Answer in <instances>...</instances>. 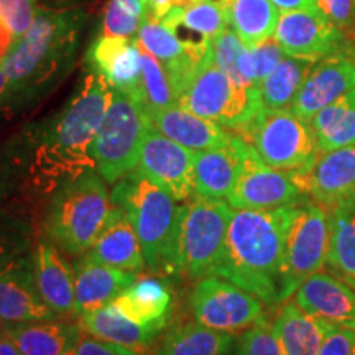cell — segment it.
<instances>
[{
    "label": "cell",
    "instance_id": "obj_1",
    "mask_svg": "<svg viewBox=\"0 0 355 355\" xmlns=\"http://www.w3.org/2000/svg\"><path fill=\"white\" fill-rule=\"evenodd\" d=\"M296 206L234 209L214 277L241 286L265 304H278L286 232Z\"/></svg>",
    "mask_w": 355,
    "mask_h": 355
},
{
    "label": "cell",
    "instance_id": "obj_2",
    "mask_svg": "<svg viewBox=\"0 0 355 355\" xmlns=\"http://www.w3.org/2000/svg\"><path fill=\"white\" fill-rule=\"evenodd\" d=\"M112 94L114 87L101 74L91 71L53 130L38 144L40 166L55 191L69 178L94 168L91 146L107 114Z\"/></svg>",
    "mask_w": 355,
    "mask_h": 355
},
{
    "label": "cell",
    "instance_id": "obj_3",
    "mask_svg": "<svg viewBox=\"0 0 355 355\" xmlns=\"http://www.w3.org/2000/svg\"><path fill=\"white\" fill-rule=\"evenodd\" d=\"M105 183L91 168L58 186L44 214L48 241L69 255L86 254L114 209Z\"/></svg>",
    "mask_w": 355,
    "mask_h": 355
},
{
    "label": "cell",
    "instance_id": "obj_4",
    "mask_svg": "<svg viewBox=\"0 0 355 355\" xmlns=\"http://www.w3.org/2000/svg\"><path fill=\"white\" fill-rule=\"evenodd\" d=\"M114 206L122 207L139 235L145 263L158 275L171 272L181 206L162 186L132 170L114 183Z\"/></svg>",
    "mask_w": 355,
    "mask_h": 355
},
{
    "label": "cell",
    "instance_id": "obj_5",
    "mask_svg": "<svg viewBox=\"0 0 355 355\" xmlns=\"http://www.w3.org/2000/svg\"><path fill=\"white\" fill-rule=\"evenodd\" d=\"M230 217L232 206L222 199L196 196L191 202L181 204L170 275L196 282L214 277Z\"/></svg>",
    "mask_w": 355,
    "mask_h": 355
},
{
    "label": "cell",
    "instance_id": "obj_6",
    "mask_svg": "<svg viewBox=\"0 0 355 355\" xmlns=\"http://www.w3.org/2000/svg\"><path fill=\"white\" fill-rule=\"evenodd\" d=\"M73 37L74 26L68 15L46 10L38 12L28 32L15 43L0 66L13 94L48 81L60 68Z\"/></svg>",
    "mask_w": 355,
    "mask_h": 355
},
{
    "label": "cell",
    "instance_id": "obj_7",
    "mask_svg": "<svg viewBox=\"0 0 355 355\" xmlns=\"http://www.w3.org/2000/svg\"><path fill=\"white\" fill-rule=\"evenodd\" d=\"M176 104L234 130L245 127L261 109L259 86L241 87L234 84L216 64L212 51L199 63L188 84L178 94Z\"/></svg>",
    "mask_w": 355,
    "mask_h": 355
},
{
    "label": "cell",
    "instance_id": "obj_8",
    "mask_svg": "<svg viewBox=\"0 0 355 355\" xmlns=\"http://www.w3.org/2000/svg\"><path fill=\"white\" fill-rule=\"evenodd\" d=\"M148 127V115L140 102L114 89L107 114L91 146L94 168L107 183H117L135 168Z\"/></svg>",
    "mask_w": 355,
    "mask_h": 355
},
{
    "label": "cell",
    "instance_id": "obj_9",
    "mask_svg": "<svg viewBox=\"0 0 355 355\" xmlns=\"http://www.w3.org/2000/svg\"><path fill=\"white\" fill-rule=\"evenodd\" d=\"M237 135L254 146L266 166L278 171H298L309 165L318 152L311 123L291 109L261 107L245 127L239 128Z\"/></svg>",
    "mask_w": 355,
    "mask_h": 355
},
{
    "label": "cell",
    "instance_id": "obj_10",
    "mask_svg": "<svg viewBox=\"0 0 355 355\" xmlns=\"http://www.w3.org/2000/svg\"><path fill=\"white\" fill-rule=\"evenodd\" d=\"M329 209L304 201L296 206L286 232L279 303L286 301L311 275L321 272L329 254Z\"/></svg>",
    "mask_w": 355,
    "mask_h": 355
},
{
    "label": "cell",
    "instance_id": "obj_11",
    "mask_svg": "<svg viewBox=\"0 0 355 355\" xmlns=\"http://www.w3.org/2000/svg\"><path fill=\"white\" fill-rule=\"evenodd\" d=\"M263 301L220 277H206L194 285L189 296L193 316L211 329L247 331L263 319Z\"/></svg>",
    "mask_w": 355,
    "mask_h": 355
},
{
    "label": "cell",
    "instance_id": "obj_12",
    "mask_svg": "<svg viewBox=\"0 0 355 355\" xmlns=\"http://www.w3.org/2000/svg\"><path fill=\"white\" fill-rule=\"evenodd\" d=\"M304 201L306 196L293 181L290 173L266 166L254 146L248 144L242 171L227 196L232 209H278Z\"/></svg>",
    "mask_w": 355,
    "mask_h": 355
},
{
    "label": "cell",
    "instance_id": "obj_13",
    "mask_svg": "<svg viewBox=\"0 0 355 355\" xmlns=\"http://www.w3.org/2000/svg\"><path fill=\"white\" fill-rule=\"evenodd\" d=\"M133 170L162 186L176 201H186L194 194V152L152 125L145 133Z\"/></svg>",
    "mask_w": 355,
    "mask_h": 355
},
{
    "label": "cell",
    "instance_id": "obj_14",
    "mask_svg": "<svg viewBox=\"0 0 355 355\" xmlns=\"http://www.w3.org/2000/svg\"><path fill=\"white\" fill-rule=\"evenodd\" d=\"M290 175L306 198L326 209L345 204L355 193V145L318 150L309 165Z\"/></svg>",
    "mask_w": 355,
    "mask_h": 355
},
{
    "label": "cell",
    "instance_id": "obj_15",
    "mask_svg": "<svg viewBox=\"0 0 355 355\" xmlns=\"http://www.w3.org/2000/svg\"><path fill=\"white\" fill-rule=\"evenodd\" d=\"M273 37L285 55L303 60L319 61L345 50L343 35L314 6L283 12Z\"/></svg>",
    "mask_w": 355,
    "mask_h": 355
},
{
    "label": "cell",
    "instance_id": "obj_16",
    "mask_svg": "<svg viewBox=\"0 0 355 355\" xmlns=\"http://www.w3.org/2000/svg\"><path fill=\"white\" fill-rule=\"evenodd\" d=\"M355 89V61L347 50L331 53L319 60L291 104L303 121H311L319 110Z\"/></svg>",
    "mask_w": 355,
    "mask_h": 355
},
{
    "label": "cell",
    "instance_id": "obj_17",
    "mask_svg": "<svg viewBox=\"0 0 355 355\" xmlns=\"http://www.w3.org/2000/svg\"><path fill=\"white\" fill-rule=\"evenodd\" d=\"M56 319L40 295L32 254L0 270V321L25 324Z\"/></svg>",
    "mask_w": 355,
    "mask_h": 355
},
{
    "label": "cell",
    "instance_id": "obj_18",
    "mask_svg": "<svg viewBox=\"0 0 355 355\" xmlns=\"http://www.w3.org/2000/svg\"><path fill=\"white\" fill-rule=\"evenodd\" d=\"M293 301L324 322L355 329V291L336 275H311L295 291Z\"/></svg>",
    "mask_w": 355,
    "mask_h": 355
},
{
    "label": "cell",
    "instance_id": "obj_19",
    "mask_svg": "<svg viewBox=\"0 0 355 355\" xmlns=\"http://www.w3.org/2000/svg\"><path fill=\"white\" fill-rule=\"evenodd\" d=\"M247 145L241 135H232L225 146L194 152V194L227 199L242 171Z\"/></svg>",
    "mask_w": 355,
    "mask_h": 355
},
{
    "label": "cell",
    "instance_id": "obj_20",
    "mask_svg": "<svg viewBox=\"0 0 355 355\" xmlns=\"http://www.w3.org/2000/svg\"><path fill=\"white\" fill-rule=\"evenodd\" d=\"M92 71L112 86L137 99L141 81V60L137 40L102 35L87 55Z\"/></svg>",
    "mask_w": 355,
    "mask_h": 355
},
{
    "label": "cell",
    "instance_id": "obj_21",
    "mask_svg": "<svg viewBox=\"0 0 355 355\" xmlns=\"http://www.w3.org/2000/svg\"><path fill=\"white\" fill-rule=\"evenodd\" d=\"M35 279L40 295L56 316L76 314L74 272L60 248L50 241L38 242L33 254Z\"/></svg>",
    "mask_w": 355,
    "mask_h": 355
},
{
    "label": "cell",
    "instance_id": "obj_22",
    "mask_svg": "<svg viewBox=\"0 0 355 355\" xmlns=\"http://www.w3.org/2000/svg\"><path fill=\"white\" fill-rule=\"evenodd\" d=\"M146 115H148V122L153 128L193 152L220 148L232 139V133L225 130V127L209 121V119L199 117V115L181 107L180 104L153 110Z\"/></svg>",
    "mask_w": 355,
    "mask_h": 355
},
{
    "label": "cell",
    "instance_id": "obj_23",
    "mask_svg": "<svg viewBox=\"0 0 355 355\" xmlns=\"http://www.w3.org/2000/svg\"><path fill=\"white\" fill-rule=\"evenodd\" d=\"M135 279V272L99 263L84 254L74 265L76 316L112 304Z\"/></svg>",
    "mask_w": 355,
    "mask_h": 355
},
{
    "label": "cell",
    "instance_id": "obj_24",
    "mask_svg": "<svg viewBox=\"0 0 355 355\" xmlns=\"http://www.w3.org/2000/svg\"><path fill=\"white\" fill-rule=\"evenodd\" d=\"M86 254L99 263L127 272H139L146 266L139 235L125 211L119 206H114L107 224Z\"/></svg>",
    "mask_w": 355,
    "mask_h": 355
},
{
    "label": "cell",
    "instance_id": "obj_25",
    "mask_svg": "<svg viewBox=\"0 0 355 355\" xmlns=\"http://www.w3.org/2000/svg\"><path fill=\"white\" fill-rule=\"evenodd\" d=\"M123 316L145 327L165 329L173 314V293L165 279H135L112 303Z\"/></svg>",
    "mask_w": 355,
    "mask_h": 355
},
{
    "label": "cell",
    "instance_id": "obj_26",
    "mask_svg": "<svg viewBox=\"0 0 355 355\" xmlns=\"http://www.w3.org/2000/svg\"><path fill=\"white\" fill-rule=\"evenodd\" d=\"M3 332L15 343L21 355H68L76 350L83 336L79 324L56 321V319L3 324Z\"/></svg>",
    "mask_w": 355,
    "mask_h": 355
},
{
    "label": "cell",
    "instance_id": "obj_27",
    "mask_svg": "<svg viewBox=\"0 0 355 355\" xmlns=\"http://www.w3.org/2000/svg\"><path fill=\"white\" fill-rule=\"evenodd\" d=\"M79 326L89 336L125 345L135 352L148 350L163 332L157 327H145L130 321L114 304L79 314Z\"/></svg>",
    "mask_w": 355,
    "mask_h": 355
},
{
    "label": "cell",
    "instance_id": "obj_28",
    "mask_svg": "<svg viewBox=\"0 0 355 355\" xmlns=\"http://www.w3.org/2000/svg\"><path fill=\"white\" fill-rule=\"evenodd\" d=\"M329 326L291 301L279 308L273 332L285 355H318Z\"/></svg>",
    "mask_w": 355,
    "mask_h": 355
},
{
    "label": "cell",
    "instance_id": "obj_29",
    "mask_svg": "<svg viewBox=\"0 0 355 355\" xmlns=\"http://www.w3.org/2000/svg\"><path fill=\"white\" fill-rule=\"evenodd\" d=\"M232 349V334L194 321L173 326L162 337L152 355H229Z\"/></svg>",
    "mask_w": 355,
    "mask_h": 355
},
{
    "label": "cell",
    "instance_id": "obj_30",
    "mask_svg": "<svg viewBox=\"0 0 355 355\" xmlns=\"http://www.w3.org/2000/svg\"><path fill=\"white\" fill-rule=\"evenodd\" d=\"M318 150L345 148L355 145V89L324 107L309 121Z\"/></svg>",
    "mask_w": 355,
    "mask_h": 355
},
{
    "label": "cell",
    "instance_id": "obj_31",
    "mask_svg": "<svg viewBox=\"0 0 355 355\" xmlns=\"http://www.w3.org/2000/svg\"><path fill=\"white\" fill-rule=\"evenodd\" d=\"M279 8L272 0H230L229 25L248 48L273 38Z\"/></svg>",
    "mask_w": 355,
    "mask_h": 355
},
{
    "label": "cell",
    "instance_id": "obj_32",
    "mask_svg": "<svg viewBox=\"0 0 355 355\" xmlns=\"http://www.w3.org/2000/svg\"><path fill=\"white\" fill-rule=\"evenodd\" d=\"M318 61L285 55L272 73L259 84L261 107L270 110L290 109L296 94Z\"/></svg>",
    "mask_w": 355,
    "mask_h": 355
},
{
    "label": "cell",
    "instance_id": "obj_33",
    "mask_svg": "<svg viewBox=\"0 0 355 355\" xmlns=\"http://www.w3.org/2000/svg\"><path fill=\"white\" fill-rule=\"evenodd\" d=\"M331 237L327 266L331 273L355 290V212L347 204L329 209Z\"/></svg>",
    "mask_w": 355,
    "mask_h": 355
},
{
    "label": "cell",
    "instance_id": "obj_34",
    "mask_svg": "<svg viewBox=\"0 0 355 355\" xmlns=\"http://www.w3.org/2000/svg\"><path fill=\"white\" fill-rule=\"evenodd\" d=\"M212 53L219 68L241 87H257L254 60L250 48L242 43L234 30L225 28L212 40Z\"/></svg>",
    "mask_w": 355,
    "mask_h": 355
},
{
    "label": "cell",
    "instance_id": "obj_35",
    "mask_svg": "<svg viewBox=\"0 0 355 355\" xmlns=\"http://www.w3.org/2000/svg\"><path fill=\"white\" fill-rule=\"evenodd\" d=\"M139 48L141 60V81L137 101L140 102L146 114L176 104V96L173 92L165 66L159 63L157 58L150 55L145 48H141L140 44Z\"/></svg>",
    "mask_w": 355,
    "mask_h": 355
},
{
    "label": "cell",
    "instance_id": "obj_36",
    "mask_svg": "<svg viewBox=\"0 0 355 355\" xmlns=\"http://www.w3.org/2000/svg\"><path fill=\"white\" fill-rule=\"evenodd\" d=\"M33 235L28 216L0 206V270L30 254Z\"/></svg>",
    "mask_w": 355,
    "mask_h": 355
},
{
    "label": "cell",
    "instance_id": "obj_37",
    "mask_svg": "<svg viewBox=\"0 0 355 355\" xmlns=\"http://www.w3.org/2000/svg\"><path fill=\"white\" fill-rule=\"evenodd\" d=\"M137 42L150 55L157 58L159 63L165 66V69L173 68V66L181 63L186 56L191 55V51L186 50L180 38L163 21L153 19H146L141 24L139 35H137ZM193 55H196V53H193Z\"/></svg>",
    "mask_w": 355,
    "mask_h": 355
},
{
    "label": "cell",
    "instance_id": "obj_38",
    "mask_svg": "<svg viewBox=\"0 0 355 355\" xmlns=\"http://www.w3.org/2000/svg\"><path fill=\"white\" fill-rule=\"evenodd\" d=\"M181 21L202 37L214 40L229 26V15L224 7L209 0H196L181 10Z\"/></svg>",
    "mask_w": 355,
    "mask_h": 355
},
{
    "label": "cell",
    "instance_id": "obj_39",
    "mask_svg": "<svg viewBox=\"0 0 355 355\" xmlns=\"http://www.w3.org/2000/svg\"><path fill=\"white\" fill-rule=\"evenodd\" d=\"M314 7L339 30L345 50L355 48V0H314Z\"/></svg>",
    "mask_w": 355,
    "mask_h": 355
},
{
    "label": "cell",
    "instance_id": "obj_40",
    "mask_svg": "<svg viewBox=\"0 0 355 355\" xmlns=\"http://www.w3.org/2000/svg\"><path fill=\"white\" fill-rule=\"evenodd\" d=\"M241 355H285L270 326L263 318L243 332L241 343Z\"/></svg>",
    "mask_w": 355,
    "mask_h": 355
},
{
    "label": "cell",
    "instance_id": "obj_41",
    "mask_svg": "<svg viewBox=\"0 0 355 355\" xmlns=\"http://www.w3.org/2000/svg\"><path fill=\"white\" fill-rule=\"evenodd\" d=\"M35 17L37 7L35 0H0V21L20 40L28 32Z\"/></svg>",
    "mask_w": 355,
    "mask_h": 355
},
{
    "label": "cell",
    "instance_id": "obj_42",
    "mask_svg": "<svg viewBox=\"0 0 355 355\" xmlns=\"http://www.w3.org/2000/svg\"><path fill=\"white\" fill-rule=\"evenodd\" d=\"M141 24H144V20L137 19V17H133L132 13L123 10L115 0H110L107 8H105L102 35L130 38L135 33H139Z\"/></svg>",
    "mask_w": 355,
    "mask_h": 355
},
{
    "label": "cell",
    "instance_id": "obj_43",
    "mask_svg": "<svg viewBox=\"0 0 355 355\" xmlns=\"http://www.w3.org/2000/svg\"><path fill=\"white\" fill-rule=\"evenodd\" d=\"M250 51L252 60H254L257 84L263 81V79L275 69V66L282 61V58L285 56V53H283L275 38H270L263 43L257 44V46L250 48Z\"/></svg>",
    "mask_w": 355,
    "mask_h": 355
},
{
    "label": "cell",
    "instance_id": "obj_44",
    "mask_svg": "<svg viewBox=\"0 0 355 355\" xmlns=\"http://www.w3.org/2000/svg\"><path fill=\"white\" fill-rule=\"evenodd\" d=\"M355 347V329L352 327L331 326L319 347L318 355H352Z\"/></svg>",
    "mask_w": 355,
    "mask_h": 355
},
{
    "label": "cell",
    "instance_id": "obj_45",
    "mask_svg": "<svg viewBox=\"0 0 355 355\" xmlns=\"http://www.w3.org/2000/svg\"><path fill=\"white\" fill-rule=\"evenodd\" d=\"M76 355H139L133 349L125 345L109 343L92 336H81L76 345Z\"/></svg>",
    "mask_w": 355,
    "mask_h": 355
},
{
    "label": "cell",
    "instance_id": "obj_46",
    "mask_svg": "<svg viewBox=\"0 0 355 355\" xmlns=\"http://www.w3.org/2000/svg\"><path fill=\"white\" fill-rule=\"evenodd\" d=\"M17 42H19V40L13 37L10 30L0 21V66H2L3 60H6L12 48L15 46Z\"/></svg>",
    "mask_w": 355,
    "mask_h": 355
},
{
    "label": "cell",
    "instance_id": "obj_47",
    "mask_svg": "<svg viewBox=\"0 0 355 355\" xmlns=\"http://www.w3.org/2000/svg\"><path fill=\"white\" fill-rule=\"evenodd\" d=\"M272 2L277 6L279 10H296V8H306L313 7L314 0H272Z\"/></svg>",
    "mask_w": 355,
    "mask_h": 355
},
{
    "label": "cell",
    "instance_id": "obj_48",
    "mask_svg": "<svg viewBox=\"0 0 355 355\" xmlns=\"http://www.w3.org/2000/svg\"><path fill=\"white\" fill-rule=\"evenodd\" d=\"M0 355H21L15 343L8 337L6 332L0 336Z\"/></svg>",
    "mask_w": 355,
    "mask_h": 355
},
{
    "label": "cell",
    "instance_id": "obj_49",
    "mask_svg": "<svg viewBox=\"0 0 355 355\" xmlns=\"http://www.w3.org/2000/svg\"><path fill=\"white\" fill-rule=\"evenodd\" d=\"M10 96H13L10 84H8V79L6 76V73H3V69L0 68V107H2L3 102H7Z\"/></svg>",
    "mask_w": 355,
    "mask_h": 355
},
{
    "label": "cell",
    "instance_id": "obj_50",
    "mask_svg": "<svg viewBox=\"0 0 355 355\" xmlns=\"http://www.w3.org/2000/svg\"><path fill=\"white\" fill-rule=\"evenodd\" d=\"M345 204H347V206L350 207V209H352V211L355 212V193L352 194V196H350V199H349V201L345 202Z\"/></svg>",
    "mask_w": 355,
    "mask_h": 355
},
{
    "label": "cell",
    "instance_id": "obj_51",
    "mask_svg": "<svg viewBox=\"0 0 355 355\" xmlns=\"http://www.w3.org/2000/svg\"><path fill=\"white\" fill-rule=\"evenodd\" d=\"M349 53H350V56L354 58V61H355V48H352V50H347Z\"/></svg>",
    "mask_w": 355,
    "mask_h": 355
},
{
    "label": "cell",
    "instance_id": "obj_52",
    "mask_svg": "<svg viewBox=\"0 0 355 355\" xmlns=\"http://www.w3.org/2000/svg\"><path fill=\"white\" fill-rule=\"evenodd\" d=\"M2 334H3V322L0 321V336H2Z\"/></svg>",
    "mask_w": 355,
    "mask_h": 355
},
{
    "label": "cell",
    "instance_id": "obj_53",
    "mask_svg": "<svg viewBox=\"0 0 355 355\" xmlns=\"http://www.w3.org/2000/svg\"><path fill=\"white\" fill-rule=\"evenodd\" d=\"M68 355H76V350H73V352H69Z\"/></svg>",
    "mask_w": 355,
    "mask_h": 355
},
{
    "label": "cell",
    "instance_id": "obj_54",
    "mask_svg": "<svg viewBox=\"0 0 355 355\" xmlns=\"http://www.w3.org/2000/svg\"><path fill=\"white\" fill-rule=\"evenodd\" d=\"M352 355H355V347H354V354Z\"/></svg>",
    "mask_w": 355,
    "mask_h": 355
},
{
    "label": "cell",
    "instance_id": "obj_55",
    "mask_svg": "<svg viewBox=\"0 0 355 355\" xmlns=\"http://www.w3.org/2000/svg\"><path fill=\"white\" fill-rule=\"evenodd\" d=\"M354 291H355V290H354Z\"/></svg>",
    "mask_w": 355,
    "mask_h": 355
}]
</instances>
